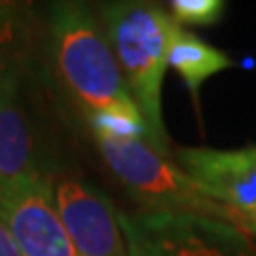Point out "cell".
Segmentation results:
<instances>
[{
  "label": "cell",
  "instance_id": "obj_1",
  "mask_svg": "<svg viewBox=\"0 0 256 256\" xmlns=\"http://www.w3.org/2000/svg\"><path fill=\"white\" fill-rule=\"evenodd\" d=\"M52 54L66 90L88 118L107 111L141 114L128 92L107 32L88 6L77 2L54 6Z\"/></svg>",
  "mask_w": 256,
  "mask_h": 256
},
{
  "label": "cell",
  "instance_id": "obj_2",
  "mask_svg": "<svg viewBox=\"0 0 256 256\" xmlns=\"http://www.w3.org/2000/svg\"><path fill=\"white\" fill-rule=\"evenodd\" d=\"M178 26L169 13L148 2H118L102 9V28L114 47L128 92L150 128V143L166 150V130L160 107L169 45Z\"/></svg>",
  "mask_w": 256,
  "mask_h": 256
},
{
  "label": "cell",
  "instance_id": "obj_3",
  "mask_svg": "<svg viewBox=\"0 0 256 256\" xmlns=\"http://www.w3.org/2000/svg\"><path fill=\"white\" fill-rule=\"evenodd\" d=\"M100 154L126 190L146 212L190 216V218L226 224L242 233L246 218L212 198L180 164L166 160L150 141H116L96 137Z\"/></svg>",
  "mask_w": 256,
  "mask_h": 256
},
{
  "label": "cell",
  "instance_id": "obj_4",
  "mask_svg": "<svg viewBox=\"0 0 256 256\" xmlns=\"http://www.w3.org/2000/svg\"><path fill=\"white\" fill-rule=\"evenodd\" d=\"M126 256H254L250 235L190 216L118 214Z\"/></svg>",
  "mask_w": 256,
  "mask_h": 256
},
{
  "label": "cell",
  "instance_id": "obj_5",
  "mask_svg": "<svg viewBox=\"0 0 256 256\" xmlns=\"http://www.w3.org/2000/svg\"><path fill=\"white\" fill-rule=\"evenodd\" d=\"M0 222L24 256H79L56 210L50 180L32 186H0Z\"/></svg>",
  "mask_w": 256,
  "mask_h": 256
},
{
  "label": "cell",
  "instance_id": "obj_6",
  "mask_svg": "<svg viewBox=\"0 0 256 256\" xmlns=\"http://www.w3.org/2000/svg\"><path fill=\"white\" fill-rule=\"evenodd\" d=\"M178 164L218 203L242 218H256V146L182 148Z\"/></svg>",
  "mask_w": 256,
  "mask_h": 256
},
{
  "label": "cell",
  "instance_id": "obj_7",
  "mask_svg": "<svg viewBox=\"0 0 256 256\" xmlns=\"http://www.w3.org/2000/svg\"><path fill=\"white\" fill-rule=\"evenodd\" d=\"M54 203L79 256H126L118 214L102 194L82 182L60 180Z\"/></svg>",
  "mask_w": 256,
  "mask_h": 256
},
{
  "label": "cell",
  "instance_id": "obj_8",
  "mask_svg": "<svg viewBox=\"0 0 256 256\" xmlns=\"http://www.w3.org/2000/svg\"><path fill=\"white\" fill-rule=\"evenodd\" d=\"M47 182L36 164L34 141L26 116L11 92L0 100V186H32Z\"/></svg>",
  "mask_w": 256,
  "mask_h": 256
},
{
  "label": "cell",
  "instance_id": "obj_9",
  "mask_svg": "<svg viewBox=\"0 0 256 256\" xmlns=\"http://www.w3.org/2000/svg\"><path fill=\"white\" fill-rule=\"evenodd\" d=\"M169 64L182 75L192 92H198V88L210 77L233 66V60L178 24L169 45Z\"/></svg>",
  "mask_w": 256,
  "mask_h": 256
},
{
  "label": "cell",
  "instance_id": "obj_10",
  "mask_svg": "<svg viewBox=\"0 0 256 256\" xmlns=\"http://www.w3.org/2000/svg\"><path fill=\"white\" fill-rule=\"evenodd\" d=\"M222 0H173L169 2L171 18L180 26H214L224 15Z\"/></svg>",
  "mask_w": 256,
  "mask_h": 256
},
{
  "label": "cell",
  "instance_id": "obj_11",
  "mask_svg": "<svg viewBox=\"0 0 256 256\" xmlns=\"http://www.w3.org/2000/svg\"><path fill=\"white\" fill-rule=\"evenodd\" d=\"M28 32V11L24 4L0 2V47L11 50Z\"/></svg>",
  "mask_w": 256,
  "mask_h": 256
},
{
  "label": "cell",
  "instance_id": "obj_12",
  "mask_svg": "<svg viewBox=\"0 0 256 256\" xmlns=\"http://www.w3.org/2000/svg\"><path fill=\"white\" fill-rule=\"evenodd\" d=\"M18 90V73H15L13 52L0 47V100Z\"/></svg>",
  "mask_w": 256,
  "mask_h": 256
},
{
  "label": "cell",
  "instance_id": "obj_13",
  "mask_svg": "<svg viewBox=\"0 0 256 256\" xmlns=\"http://www.w3.org/2000/svg\"><path fill=\"white\" fill-rule=\"evenodd\" d=\"M0 256H24L18 242L9 233V228L0 222Z\"/></svg>",
  "mask_w": 256,
  "mask_h": 256
},
{
  "label": "cell",
  "instance_id": "obj_14",
  "mask_svg": "<svg viewBox=\"0 0 256 256\" xmlns=\"http://www.w3.org/2000/svg\"><path fill=\"white\" fill-rule=\"evenodd\" d=\"M246 228L250 235H256V218H246Z\"/></svg>",
  "mask_w": 256,
  "mask_h": 256
}]
</instances>
